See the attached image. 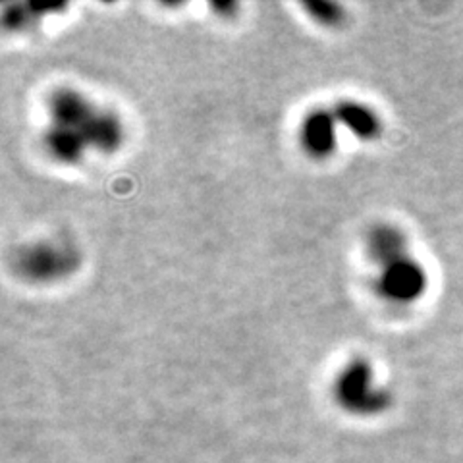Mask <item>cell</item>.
<instances>
[{"instance_id":"cell-1","label":"cell","mask_w":463,"mask_h":463,"mask_svg":"<svg viewBox=\"0 0 463 463\" xmlns=\"http://www.w3.org/2000/svg\"><path fill=\"white\" fill-rule=\"evenodd\" d=\"M124 139L120 116L76 87H56L49 95L43 147L54 163L74 166L90 153L112 155Z\"/></svg>"},{"instance_id":"cell-2","label":"cell","mask_w":463,"mask_h":463,"mask_svg":"<svg viewBox=\"0 0 463 463\" xmlns=\"http://www.w3.org/2000/svg\"><path fill=\"white\" fill-rule=\"evenodd\" d=\"M81 265V253L66 240H37L14 255V270L29 284L49 286L70 279Z\"/></svg>"},{"instance_id":"cell-3","label":"cell","mask_w":463,"mask_h":463,"mask_svg":"<svg viewBox=\"0 0 463 463\" xmlns=\"http://www.w3.org/2000/svg\"><path fill=\"white\" fill-rule=\"evenodd\" d=\"M332 396L352 415H379L392 403V396L376 381V373L365 357H354L336 373Z\"/></svg>"},{"instance_id":"cell-4","label":"cell","mask_w":463,"mask_h":463,"mask_svg":"<svg viewBox=\"0 0 463 463\" xmlns=\"http://www.w3.org/2000/svg\"><path fill=\"white\" fill-rule=\"evenodd\" d=\"M427 269L411 255L384 265L376 272L374 292L392 306H411L427 294Z\"/></svg>"},{"instance_id":"cell-5","label":"cell","mask_w":463,"mask_h":463,"mask_svg":"<svg viewBox=\"0 0 463 463\" xmlns=\"http://www.w3.org/2000/svg\"><path fill=\"white\" fill-rule=\"evenodd\" d=\"M338 120L332 109H311L299 122L298 141L313 161H326L338 149Z\"/></svg>"},{"instance_id":"cell-6","label":"cell","mask_w":463,"mask_h":463,"mask_svg":"<svg viewBox=\"0 0 463 463\" xmlns=\"http://www.w3.org/2000/svg\"><path fill=\"white\" fill-rule=\"evenodd\" d=\"M365 253L371 263L381 269L394 260L411 255L410 238L392 222H379L369 228L365 234Z\"/></svg>"},{"instance_id":"cell-7","label":"cell","mask_w":463,"mask_h":463,"mask_svg":"<svg viewBox=\"0 0 463 463\" xmlns=\"http://www.w3.org/2000/svg\"><path fill=\"white\" fill-rule=\"evenodd\" d=\"M338 124L359 141H374L383 132V120L376 110L361 100L344 99L332 107Z\"/></svg>"},{"instance_id":"cell-8","label":"cell","mask_w":463,"mask_h":463,"mask_svg":"<svg viewBox=\"0 0 463 463\" xmlns=\"http://www.w3.org/2000/svg\"><path fill=\"white\" fill-rule=\"evenodd\" d=\"M303 8H306L311 20H315L318 25H325V27H336L345 18L344 6L336 3H309V5H303Z\"/></svg>"}]
</instances>
